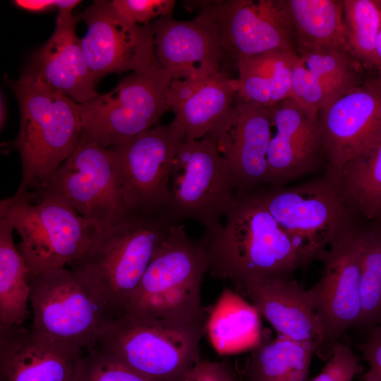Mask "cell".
<instances>
[{
    "label": "cell",
    "mask_w": 381,
    "mask_h": 381,
    "mask_svg": "<svg viewBox=\"0 0 381 381\" xmlns=\"http://www.w3.org/2000/svg\"><path fill=\"white\" fill-rule=\"evenodd\" d=\"M225 224L202 241L208 271L229 281L237 292L310 262L302 248L253 193L237 197Z\"/></svg>",
    "instance_id": "6da1fadb"
},
{
    "label": "cell",
    "mask_w": 381,
    "mask_h": 381,
    "mask_svg": "<svg viewBox=\"0 0 381 381\" xmlns=\"http://www.w3.org/2000/svg\"><path fill=\"white\" fill-rule=\"evenodd\" d=\"M20 108L14 146L22 164L16 193L42 188L77 147L82 134L80 104L25 69L12 84Z\"/></svg>",
    "instance_id": "7a4b0ae2"
},
{
    "label": "cell",
    "mask_w": 381,
    "mask_h": 381,
    "mask_svg": "<svg viewBox=\"0 0 381 381\" xmlns=\"http://www.w3.org/2000/svg\"><path fill=\"white\" fill-rule=\"evenodd\" d=\"M207 271L201 243L190 239L183 225L174 224L123 314L207 325L209 314L200 291Z\"/></svg>",
    "instance_id": "3957f363"
},
{
    "label": "cell",
    "mask_w": 381,
    "mask_h": 381,
    "mask_svg": "<svg viewBox=\"0 0 381 381\" xmlns=\"http://www.w3.org/2000/svg\"><path fill=\"white\" fill-rule=\"evenodd\" d=\"M174 223L164 211H131L106 227L71 265L88 278L122 315Z\"/></svg>",
    "instance_id": "277c9868"
},
{
    "label": "cell",
    "mask_w": 381,
    "mask_h": 381,
    "mask_svg": "<svg viewBox=\"0 0 381 381\" xmlns=\"http://www.w3.org/2000/svg\"><path fill=\"white\" fill-rule=\"evenodd\" d=\"M0 217L18 233L17 248L30 275L72 265L103 229L60 200L34 191L1 200Z\"/></svg>",
    "instance_id": "5b68a950"
},
{
    "label": "cell",
    "mask_w": 381,
    "mask_h": 381,
    "mask_svg": "<svg viewBox=\"0 0 381 381\" xmlns=\"http://www.w3.org/2000/svg\"><path fill=\"white\" fill-rule=\"evenodd\" d=\"M31 329L87 351L121 315L84 274L59 268L30 275Z\"/></svg>",
    "instance_id": "8992f818"
},
{
    "label": "cell",
    "mask_w": 381,
    "mask_h": 381,
    "mask_svg": "<svg viewBox=\"0 0 381 381\" xmlns=\"http://www.w3.org/2000/svg\"><path fill=\"white\" fill-rule=\"evenodd\" d=\"M205 324L122 314L96 346L157 381H183L200 360Z\"/></svg>",
    "instance_id": "52a82bcc"
},
{
    "label": "cell",
    "mask_w": 381,
    "mask_h": 381,
    "mask_svg": "<svg viewBox=\"0 0 381 381\" xmlns=\"http://www.w3.org/2000/svg\"><path fill=\"white\" fill-rule=\"evenodd\" d=\"M310 262L331 244L362 227L361 218L327 172L301 185L252 193Z\"/></svg>",
    "instance_id": "ba28073f"
},
{
    "label": "cell",
    "mask_w": 381,
    "mask_h": 381,
    "mask_svg": "<svg viewBox=\"0 0 381 381\" xmlns=\"http://www.w3.org/2000/svg\"><path fill=\"white\" fill-rule=\"evenodd\" d=\"M171 82V73L159 62L129 73L111 91L80 104L81 138L109 148L155 127L170 110Z\"/></svg>",
    "instance_id": "9c48e42d"
},
{
    "label": "cell",
    "mask_w": 381,
    "mask_h": 381,
    "mask_svg": "<svg viewBox=\"0 0 381 381\" xmlns=\"http://www.w3.org/2000/svg\"><path fill=\"white\" fill-rule=\"evenodd\" d=\"M166 213L175 224L193 219L212 234L237 198L234 179L210 134L181 143L171 176Z\"/></svg>",
    "instance_id": "30bf717a"
},
{
    "label": "cell",
    "mask_w": 381,
    "mask_h": 381,
    "mask_svg": "<svg viewBox=\"0 0 381 381\" xmlns=\"http://www.w3.org/2000/svg\"><path fill=\"white\" fill-rule=\"evenodd\" d=\"M34 192L60 200L102 229L131 211L122 195L114 152L83 138L48 181Z\"/></svg>",
    "instance_id": "8fae6325"
},
{
    "label": "cell",
    "mask_w": 381,
    "mask_h": 381,
    "mask_svg": "<svg viewBox=\"0 0 381 381\" xmlns=\"http://www.w3.org/2000/svg\"><path fill=\"white\" fill-rule=\"evenodd\" d=\"M365 229L362 226L349 233L318 255L323 266L321 277L306 290L324 330L323 342L316 353L323 359H329L339 337L360 322Z\"/></svg>",
    "instance_id": "7c38bea8"
},
{
    "label": "cell",
    "mask_w": 381,
    "mask_h": 381,
    "mask_svg": "<svg viewBox=\"0 0 381 381\" xmlns=\"http://www.w3.org/2000/svg\"><path fill=\"white\" fill-rule=\"evenodd\" d=\"M184 138L181 127L173 119L109 147L116 156L122 195L131 210L166 212L173 165Z\"/></svg>",
    "instance_id": "4fadbf2b"
},
{
    "label": "cell",
    "mask_w": 381,
    "mask_h": 381,
    "mask_svg": "<svg viewBox=\"0 0 381 381\" xmlns=\"http://www.w3.org/2000/svg\"><path fill=\"white\" fill-rule=\"evenodd\" d=\"M78 18L87 24L81 44L95 83L110 73L143 71L158 63L150 25L128 22L111 1H95Z\"/></svg>",
    "instance_id": "5bb4252c"
},
{
    "label": "cell",
    "mask_w": 381,
    "mask_h": 381,
    "mask_svg": "<svg viewBox=\"0 0 381 381\" xmlns=\"http://www.w3.org/2000/svg\"><path fill=\"white\" fill-rule=\"evenodd\" d=\"M327 170L338 171L381 139V80L372 79L339 95L318 114Z\"/></svg>",
    "instance_id": "9a60e30c"
},
{
    "label": "cell",
    "mask_w": 381,
    "mask_h": 381,
    "mask_svg": "<svg viewBox=\"0 0 381 381\" xmlns=\"http://www.w3.org/2000/svg\"><path fill=\"white\" fill-rule=\"evenodd\" d=\"M236 99L208 134L216 140L239 197L269 182L267 155L272 126L270 109Z\"/></svg>",
    "instance_id": "2e32d148"
},
{
    "label": "cell",
    "mask_w": 381,
    "mask_h": 381,
    "mask_svg": "<svg viewBox=\"0 0 381 381\" xmlns=\"http://www.w3.org/2000/svg\"><path fill=\"white\" fill-rule=\"evenodd\" d=\"M225 54L236 59L267 52L296 51L295 34L280 0L212 1Z\"/></svg>",
    "instance_id": "e0dca14e"
},
{
    "label": "cell",
    "mask_w": 381,
    "mask_h": 381,
    "mask_svg": "<svg viewBox=\"0 0 381 381\" xmlns=\"http://www.w3.org/2000/svg\"><path fill=\"white\" fill-rule=\"evenodd\" d=\"M207 5L193 20H177L169 16L150 24L157 61L169 71L172 80L200 78L221 71L225 53L217 24Z\"/></svg>",
    "instance_id": "ac0fdd59"
},
{
    "label": "cell",
    "mask_w": 381,
    "mask_h": 381,
    "mask_svg": "<svg viewBox=\"0 0 381 381\" xmlns=\"http://www.w3.org/2000/svg\"><path fill=\"white\" fill-rule=\"evenodd\" d=\"M87 350L32 329L0 332L4 381H79Z\"/></svg>",
    "instance_id": "d6986e66"
},
{
    "label": "cell",
    "mask_w": 381,
    "mask_h": 381,
    "mask_svg": "<svg viewBox=\"0 0 381 381\" xmlns=\"http://www.w3.org/2000/svg\"><path fill=\"white\" fill-rule=\"evenodd\" d=\"M270 109L274 133L267 155L268 183L280 187L315 171L325 160L319 113L292 97Z\"/></svg>",
    "instance_id": "ffe728a7"
},
{
    "label": "cell",
    "mask_w": 381,
    "mask_h": 381,
    "mask_svg": "<svg viewBox=\"0 0 381 381\" xmlns=\"http://www.w3.org/2000/svg\"><path fill=\"white\" fill-rule=\"evenodd\" d=\"M78 20L72 11H59L53 34L32 54L27 68L52 88L80 104L98 93L81 39L76 35Z\"/></svg>",
    "instance_id": "44dd1931"
},
{
    "label": "cell",
    "mask_w": 381,
    "mask_h": 381,
    "mask_svg": "<svg viewBox=\"0 0 381 381\" xmlns=\"http://www.w3.org/2000/svg\"><path fill=\"white\" fill-rule=\"evenodd\" d=\"M238 293L247 298L279 335L315 342L318 349L322 345L324 330L321 320L307 291L291 275L272 277Z\"/></svg>",
    "instance_id": "7402d4cb"
},
{
    "label": "cell",
    "mask_w": 381,
    "mask_h": 381,
    "mask_svg": "<svg viewBox=\"0 0 381 381\" xmlns=\"http://www.w3.org/2000/svg\"><path fill=\"white\" fill-rule=\"evenodd\" d=\"M238 78L219 71L205 76L172 80L168 102L186 139L206 136L236 98Z\"/></svg>",
    "instance_id": "603a6c76"
},
{
    "label": "cell",
    "mask_w": 381,
    "mask_h": 381,
    "mask_svg": "<svg viewBox=\"0 0 381 381\" xmlns=\"http://www.w3.org/2000/svg\"><path fill=\"white\" fill-rule=\"evenodd\" d=\"M297 60L296 51L282 50L238 58L237 97L268 109L291 97V75Z\"/></svg>",
    "instance_id": "cb8c5ba5"
},
{
    "label": "cell",
    "mask_w": 381,
    "mask_h": 381,
    "mask_svg": "<svg viewBox=\"0 0 381 381\" xmlns=\"http://www.w3.org/2000/svg\"><path fill=\"white\" fill-rule=\"evenodd\" d=\"M280 1L294 31L296 51L324 47H340L349 50L343 1Z\"/></svg>",
    "instance_id": "d4e9b609"
},
{
    "label": "cell",
    "mask_w": 381,
    "mask_h": 381,
    "mask_svg": "<svg viewBox=\"0 0 381 381\" xmlns=\"http://www.w3.org/2000/svg\"><path fill=\"white\" fill-rule=\"evenodd\" d=\"M318 345L282 335L253 347L241 373L244 381H307Z\"/></svg>",
    "instance_id": "484cf974"
},
{
    "label": "cell",
    "mask_w": 381,
    "mask_h": 381,
    "mask_svg": "<svg viewBox=\"0 0 381 381\" xmlns=\"http://www.w3.org/2000/svg\"><path fill=\"white\" fill-rule=\"evenodd\" d=\"M13 230L0 217V332L20 327L30 313V273L14 243Z\"/></svg>",
    "instance_id": "4316f807"
},
{
    "label": "cell",
    "mask_w": 381,
    "mask_h": 381,
    "mask_svg": "<svg viewBox=\"0 0 381 381\" xmlns=\"http://www.w3.org/2000/svg\"><path fill=\"white\" fill-rule=\"evenodd\" d=\"M329 171L356 214L371 222L381 220V139L366 153Z\"/></svg>",
    "instance_id": "83f0119b"
},
{
    "label": "cell",
    "mask_w": 381,
    "mask_h": 381,
    "mask_svg": "<svg viewBox=\"0 0 381 381\" xmlns=\"http://www.w3.org/2000/svg\"><path fill=\"white\" fill-rule=\"evenodd\" d=\"M259 313L231 290L222 294L208 317L206 329L217 350L230 353L260 341Z\"/></svg>",
    "instance_id": "f1b7e54d"
},
{
    "label": "cell",
    "mask_w": 381,
    "mask_h": 381,
    "mask_svg": "<svg viewBox=\"0 0 381 381\" xmlns=\"http://www.w3.org/2000/svg\"><path fill=\"white\" fill-rule=\"evenodd\" d=\"M299 62L334 98L360 85L361 66L348 49L324 47L296 51Z\"/></svg>",
    "instance_id": "f546056e"
},
{
    "label": "cell",
    "mask_w": 381,
    "mask_h": 381,
    "mask_svg": "<svg viewBox=\"0 0 381 381\" xmlns=\"http://www.w3.org/2000/svg\"><path fill=\"white\" fill-rule=\"evenodd\" d=\"M348 48L361 65L376 67L375 40L380 11L375 0H342Z\"/></svg>",
    "instance_id": "4dcf8cb0"
},
{
    "label": "cell",
    "mask_w": 381,
    "mask_h": 381,
    "mask_svg": "<svg viewBox=\"0 0 381 381\" xmlns=\"http://www.w3.org/2000/svg\"><path fill=\"white\" fill-rule=\"evenodd\" d=\"M365 227L361 274V315L358 327L381 325V225Z\"/></svg>",
    "instance_id": "1f68e13d"
},
{
    "label": "cell",
    "mask_w": 381,
    "mask_h": 381,
    "mask_svg": "<svg viewBox=\"0 0 381 381\" xmlns=\"http://www.w3.org/2000/svg\"><path fill=\"white\" fill-rule=\"evenodd\" d=\"M79 381H157L97 347L87 351Z\"/></svg>",
    "instance_id": "d6a6232c"
},
{
    "label": "cell",
    "mask_w": 381,
    "mask_h": 381,
    "mask_svg": "<svg viewBox=\"0 0 381 381\" xmlns=\"http://www.w3.org/2000/svg\"><path fill=\"white\" fill-rule=\"evenodd\" d=\"M174 0H114L111 4L126 20L137 25H148L153 20L171 16Z\"/></svg>",
    "instance_id": "836d02e7"
},
{
    "label": "cell",
    "mask_w": 381,
    "mask_h": 381,
    "mask_svg": "<svg viewBox=\"0 0 381 381\" xmlns=\"http://www.w3.org/2000/svg\"><path fill=\"white\" fill-rule=\"evenodd\" d=\"M327 361L321 372L310 381H352L362 370L359 356L349 346L339 341L332 346Z\"/></svg>",
    "instance_id": "e575fe53"
},
{
    "label": "cell",
    "mask_w": 381,
    "mask_h": 381,
    "mask_svg": "<svg viewBox=\"0 0 381 381\" xmlns=\"http://www.w3.org/2000/svg\"><path fill=\"white\" fill-rule=\"evenodd\" d=\"M183 381H244L241 373L228 361L200 360Z\"/></svg>",
    "instance_id": "d590c367"
},
{
    "label": "cell",
    "mask_w": 381,
    "mask_h": 381,
    "mask_svg": "<svg viewBox=\"0 0 381 381\" xmlns=\"http://www.w3.org/2000/svg\"><path fill=\"white\" fill-rule=\"evenodd\" d=\"M363 357L370 365V368L381 375V325L370 329L368 339L358 345Z\"/></svg>",
    "instance_id": "8d00e7d4"
},
{
    "label": "cell",
    "mask_w": 381,
    "mask_h": 381,
    "mask_svg": "<svg viewBox=\"0 0 381 381\" xmlns=\"http://www.w3.org/2000/svg\"><path fill=\"white\" fill-rule=\"evenodd\" d=\"M13 4L22 9L32 12H42L53 8L58 11L73 9L79 4L81 1L78 0H16Z\"/></svg>",
    "instance_id": "74e56055"
},
{
    "label": "cell",
    "mask_w": 381,
    "mask_h": 381,
    "mask_svg": "<svg viewBox=\"0 0 381 381\" xmlns=\"http://www.w3.org/2000/svg\"><path fill=\"white\" fill-rule=\"evenodd\" d=\"M379 9L380 11V23L379 30L376 36L375 51L377 68L380 71H381V9L380 8Z\"/></svg>",
    "instance_id": "f35d334b"
},
{
    "label": "cell",
    "mask_w": 381,
    "mask_h": 381,
    "mask_svg": "<svg viewBox=\"0 0 381 381\" xmlns=\"http://www.w3.org/2000/svg\"><path fill=\"white\" fill-rule=\"evenodd\" d=\"M1 113H0V123H1V128H4L6 121V103H5V99L3 95V94H1Z\"/></svg>",
    "instance_id": "ab89813d"
},
{
    "label": "cell",
    "mask_w": 381,
    "mask_h": 381,
    "mask_svg": "<svg viewBox=\"0 0 381 381\" xmlns=\"http://www.w3.org/2000/svg\"><path fill=\"white\" fill-rule=\"evenodd\" d=\"M363 378L364 381H381V375L370 368L364 374Z\"/></svg>",
    "instance_id": "60d3db41"
},
{
    "label": "cell",
    "mask_w": 381,
    "mask_h": 381,
    "mask_svg": "<svg viewBox=\"0 0 381 381\" xmlns=\"http://www.w3.org/2000/svg\"><path fill=\"white\" fill-rule=\"evenodd\" d=\"M377 5L378 6V7L381 9V0L380 1H375Z\"/></svg>",
    "instance_id": "b9f144b4"
},
{
    "label": "cell",
    "mask_w": 381,
    "mask_h": 381,
    "mask_svg": "<svg viewBox=\"0 0 381 381\" xmlns=\"http://www.w3.org/2000/svg\"><path fill=\"white\" fill-rule=\"evenodd\" d=\"M379 73H380L379 78H380V80H381V71H380Z\"/></svg>",
    "instance_id": "7bdbcfd3"
},
{
    "label": "cell",
    "mask_w": 381,
    "mask_h": 381,
    "mask_svg": "<svg viewBox=\"0 0 381 381\" xmlns=\"http://www.w3.org/2000/svg\"><path fill=\"white\" fill-rule=\"evenodd\" d=\"M380 223V224L381 225V220L378 222Z\"/></svg>",
    "instance_id": "ee69618b"
}]
</instances>
